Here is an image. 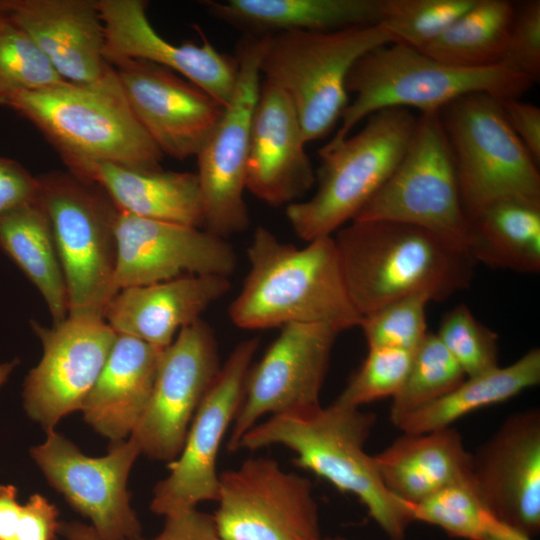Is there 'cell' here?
<instances>
[{"instance_id": "6da1fadb", "label": "cell", "mask_w": 540, "mask_h": 540, "mask_svg": "<svg viewBox=\"0 0 540 540\" xmlns=\"http://www.w3.org/2000/svg\"><path fill=\"white\" fill-rule=\"evenodd\" d=\"M247 256L249 272L229 307L237 327L322 324L341 332L360 326L362 316L349 295L333 236L298 248L258 226Z\"/></svg>"}, {"instance_id": "7a4b0ae2", "label": "cell", "mask_w": 540, "mask_h": 540, "mask_svg": "<svg viewBox=\"0 0 540 540\" xmlns=\"http://www.w3.org/2000/svg\"><path fill=\"white\" fill-rule=\"evenodd\" d=\"M334 238L351 300L365 316L397 299L442 301L468 287L475 260L427 229L389 220H353Z\"/></svg>"}, {"instance_id": "3957f363", "label": "cell", "mask_w": 540, "mask_h": 540, "mask_svg": "<svg viewBox=\"0 0 540 540\" xmlns=\"http://www.w3.org/2000/svg\"><path fill=\"white\" fill-rule=\"evenodd\" d=\"M375 421L360 408L319 404L269 416L244 434L238 450L290 449L295 465L356 496L390 540H404L413 522L410 505L387 489L364 450Z\"/></svg>"}, {"instance_id": "277c9868", "label": "cell", "mask_w": 540, "mask_h": 540, "mask_svg": "<svg viewBox=\"0 0 540 540\" xmlns=\"http://www.w3.org/2000/svg\"><path fill=\"white\" fill-rule=\"evenodd\" d=\"M7 105L43 133L68 169L88 162L162 169L164 155L134 115L111 65L94 82L12 94Z\"/></svg>"}, {"instance_id": "5b68a950", "label": "cell", "mask_w": 540, "mask_h": 540, "mask_svg": "<svg viewBox=\"0 0 540 540\" xmlns=\"http://www.w3.org/2000/svg\"><path fill=\"white\" fill-rule=\"evenodd\" d=\"M535 82L501 65L466 69L442 63L402 43L374 48L359 58L346 78L353 101L343 110L341 124L325 146H334L369 115L390 107L439 111L472 93L497 99L519 98Z\"/></svg>"}, {"instance_id": "8992f818", "label": "cell", "mask_w": 540, "mask_h": 540, "mask_svg": "<svg viewBox=\"0 0 540 540\" xmlns=\"http://www.w3.org/2000/svg\"><path fill=\"white\" fill-rule=\"evenodd\" d=\"M416 121L410 109L385 108L369 115L353 136L323 146L315 194L286 207L295 234L309 242L351 222L399 164Z\"/></svg>"}, {"instance_id": "52a82bcc", "label": "cell", "mask_w": 540, "mask_h": 540, "mask_svg": "<svg viewBox=\"0 0 540 540\" xmlns=\"http://www.w3.org/2000/svg\"><path fill=\"white\" fill-rule=\"evenodd\" d=\"M37 180L64 275L68 316L104 319L117 294L119 211L97 185L70 171H51Z\"/></svg>"}, {"instance_id": "ba28073f", "label": "cell", "mask_w": 540, "mask_h": 540, "mask_svg": "<svg viewBox=\"0 0 540 540\" xmlns=\"http://www.w3.org/2000/svg\"><path fill=\"white\" fill-rule=\"evenodd\" d=\"M390 43L397 41L380 25L276 33L268 35L260 73L290 97L308 143L340 119L348 105L346 78L355 62Z\"/></svg>"}, {"instance_id": "9c48e42d", "label": "cell", "mask_w": 540, "mask_h": 540, "mask_svg": "<svg viewBox=\"0 0 540 540\" xmlns=\"http://www.w3.org/2000/svg\"><path fill=\"white\" fill-rule=\"evenodd\" d=\"M439 115L469 223L500 201L540 203L538 164L508 125L500 99L468 94L445 105Z\"/></svg>"}, {"instance_id": "30bf717a", "label": "cell", "mask_w": 540, "mask_h": 540, "mask_svg": "<svg viewBox=\"0 0 540 540\" xmlns=\"http://www.w3.org/2000/svg\"><path fill=\"white\" fill-rule=\"evenodd\" d=\"M353 220L415 225L467 250L470 223L462 208L439 111L422 112L417 117L399 164Z\"/></svg>"}, {"instance_id": "8fae6325", "label": "cell", "mask_w": 540, "mask_h": 540, "mask_svg": "<svg viewBox=\"0 0 540 540\" xmlns=\"http://www.w3.org/2000/svg\"><path fill=\"white\" fill-rule=\"evenodd\" d=\"M267 39L268 35L246 34L239 42L235 89L196 156L203 228L224 239L245 231L250 224L244 190L252 119L262 82L260 62Z\"/></svg>"}, {"instance_id": "7c38bea8", "label": "cell", "mask_w": 540, "mask_h": 540, "mask_svg": "<svg viewBox=\"0 0 540 540\" xmlns=\"http://www.w3.org/2000/svg\"><path fill=\"white\" fill-rule=\"evenodd\" d=\"M213 513L225 540H323L311 481L253 457L219 474Z\"/></svg>"}, {"instance_id": "4fadbf2b", "label": "cell", "mask_w": 540, "mask_h": 540, "mask_svg": "<svg viewBox=\"0 0 540 540\" xmlns=\"http://www.w3.org/2000/svg\"><path fill=\"white\" fill-rule=\"evenodd\" d=\"M30 457L66 502L90 520L103 540H138L142 526L131 507L128 477L141 455L129 437L113 442L108 452L91 457L55 429L30 448Z\"/></svg>"}, {"instance_id": "5bb4252c", "label": "cell", "mask_w": 540, "mask_h": 540, "mask_svg": "<svg viewBox=\"0 0 540 540\" xmlns=\"http://www.w3.org/2000/svg\"><path fill=\"white\" fill-rule=\"evenodd\" d=\"M259 337L239 342L231 351L199 406L179 455L168 475L153 489L150 509L161 516L217 501L220 446L241 406Z\"/></svg>"}, {"instance_id": "9a60e30c", "label": "cell", "mask_w": 540, "mask_h": 540, "mask_svg": "<svg viewBox=\"0 0 540 540\" xmlns=\"http://www.w3.org/2000/svg\"><path fill=\"white\" fill-rule=\"evenodd\" d=\"M220 367L208 324L200 319L179 331L162 352L148 404L130 435L141 454L167 463L179 455Z\"/></svg>"}, {"instance_id": "2e32d148", "label": "cell", "mask_w": 540, "mask_h": 540, "mask_svg": "<svg viewBox=\"0 0 540 540\" xmlns=\"http://www.w3.org/2000/svg\"><path fill=\"white\" fill-rule=\"evenodd\" d=\"M43 354L22 390L27 416L45 432L80 411L117 338L101 318L67 316L52 328L32 321Z\"/></svg>"}, {"instance_id": "e0dca14e", "label": "cell", "mask_w": 540, "mask_h": 540, "mask_svg": "<svg viewBox=\"0 0 540 540\" xmlns=\"http://www.w3.org/2000/svg\"><path fill=\"white\" fill-rule=\"evenodd\" d=\"M281 328L263 357L250 367L227 443L231 452L238 450L241 438L263 416L320 404L339 332L322 324H289Z\"/></svg>"}, {"instance_id": "ac0fdd59", "label": "cell", "mask_w": 540, "mask_h": 540, "mask_svg": "<svg viewBox=\"0 0 540 540\" xmlns=\"http://www.w3.org/2000/svg\"><path fill=\"white\" fill-rule=\"evenodd\" d=\"M137 120L163 155L197 156L218 124L224 106L175 72L151 62L110 64Z\"/></svg>"}, {"instance_id": "d6986e66", "label": "cell", "mask_w": 540, "mask_h": 540, "mask_svg": "<svg viewBox=\"0 0 540 540\" xmlns=\"http://www.w3.org/2000/svg\"><path fill=\"white\" fill-rule=\"evenodd\" d=\"M115 233L117 293L184 275L229 277L237 265L231 244L205 229L119 211Z\"/></svg>"}, {"instance_id": "ffe728a7", "label": "cell", "mask_w": 540, "mask_h": 540, "mask_svg": "<svg viewBox=\"0 0 540 540\" xmlns=\"http://www.w3.org/2000/svg\"><path fill=\"white\" fill-rule=\"evenodd\" d=\"M473 486L499 521L530 537L540 530V411L511 414L472 454Z\"/></svg>"}, {"instance_id": "44dd1931", "label": "cell", "mask_w": 540, "mask_h": 540, "mask_svg": "<svg viewBox=\"0 0 540 540\" xmlns=\"http://www.w3.org/2000/svg\"><path fill=\"white\" fill-rule=\"evenodd\" d=\"M105 31V58L154 63L183 76L224 107L235 89L238 61L219 52L202 35V43L173 44L151 25L143 0H97Z\"/></svg>"}, {"instance_id": "7402d4cb", "label": "cell", "mask_w": 540, "mask_h": 540, "mask_svg": "<svg viewBox=\"0 0 540 540\" xmlns=\"http://www.w3.org/2000/svg\"><path fill=\"white\" fill-rule=\"evenodd\" d=\"M290 97L262 81L252 119L246 189L270 206L298 202L316 181Z\"/></svg>"}, {"instance_id": "603a6c76", "label": "cell", "mask_w": 540, "mask_h": 540, "mask_svg": "<svg viewBox=\"0 0 540 540\" xmlns=\"http://www.w3.org/2000/svg\"><path fill=\"white\" fill-rule=\"evenodd\" d=\"M0 12L31 37L65 81L94 82L110 68L97 0H0Z\"/></svg>"}, {"instance_id": "cb8c5ba5", "label": "cell", "mask_w": 540, "mask_h": 540, "mask_svg": "<svg viewBox=\"0 0 540 540\" xmlns=\"http://www.w3.org/2000/svg\"><path fill=\"white\" fill-rule=\"evenodd\" d=\"M230 287L226 276L184 275L124 288L107 305L104 320L117 334L164 349L177 331L200 320Z\"/></svg>"}, {"instance_id": "d4e9b609", "label": "cell", "mask_w": 540, "mask_h": 540, "mask_svg": "<svg viewBox=\"0 0 540 540\" xmlns=\"http://www.w3.org/2000/svg\"><path fill=\"white\" fill-rule=\"evenodd\" d=\"M164 349L117 334L80 410L95 432L112 443L130 437L148 404Z\"/></svg>"}, {"instance_id": "484cf974", "label": "cell", "mask_w": 540, "mask_h": 540, "mask_svg": "<svg viewBox=\"0 0 540 540\" xmlns=\"http://www.w3.org/2000/svg\"><path fill=\"white\" fill-rule=\"evenodd\" d=\"M68 170L97 185L120 212L197 228L204 225L196 173L140 170L108 162H88Z\"/></svg>"}, {"instance_id": "4316f807", "label": "cell", "mask_w": 540, "mask_h": 540, "mask_svg": "<svg viewBox=\"0 0 540 540\" xmlns=\"http://www.w3.org/2000/svg\"><path fill=\"white\" fill-rule=\"evenodd\" d=\"M373 458L387 489L408 504L452 483L472 479V454L454 427L403 433Z\"/></svg>"}, {"instance_id": "83f0119b", "label": "cell", "mask_w": 540, "mask_h": 540, "mask_svg": "<svg viewBox=\"0 0 540 540\" xmlns=\"http://www.w3.org/2000/svg\"><path fill=\"white\" fill-rule=\"evenodd\" d=\"M214 18L250 35L328 32L378 25L382 0H205Z\"/></svg>"}, {"instance_id": "f1b7e54d", "label": "cell", "mask_w": 540, "mask_h": 540, "mask_svg": "<svg viewBox=\"0 0 540 540\" xmlns=\"http://www.w3.org/2000/svg\"><path fill=\"white\" fill-rule=\"evenodd\" d=\"M0 249L43 297L56 325L68 316L67 291L47 212L39 198L0 216Z\"/></svg>"}, {"instance_id": "f546056e", "label": "cell", "mask_w": 540, "mask_h": 540, "mask_svg": "<svg viewBox=\"0 0 540 540\" xmlns=\"http://www.w3.org/2000/svg\"><path fill=\"white\" fill-rule=\"evenodd\" d=\"M539 383L540 350L533 348L508 366L466 377L443 397L406 416L397 427L409 434L451 427L471 412L505 402Z\"/></svg>"}, {"instance_id": "4dcf8cb0", "label": "cell", "mask_w": 540, "mask_h": 540, "mask_svg": "<svg viewBox=\"0 0 540 540\" xmlns=\"http://www.w3.org/2000/svg\"><path fill=\"white\" fill-rule=\"evenodd\" d=\"M467 251L475 262L518 272L540 270V203L497 202L470 221Z\"/></svg>"}, {"instance_id": "1f68e13d", "label": "cell", "mask_w": 540, "mask_h": 540, "mask_svg": "<svg viewBox=\"0 0 540 540\" xmlns=\"http://www.w3.org/2000/svg\"><path fill=\"white\" fill-rule=\"evenodd\" d=\"M515 6L507 0H477L442 35L419 50L459 68L497 66L502 59Z\"/></svg>"}, {"instance_id": "d6a6232c", "label": "cell", "mask_w": 540, "mask_h": 540, "mask_svg": "<svg viewBox=\"0 0 540 540\" xmlns=\"http://www.w3.org/2000/svg\"><path fill=\"white\" fill-rule=\"evenodd\" d=\"M465 378V373L436 334L428 333L414 351L406 379L392 398V423L397 426L409 414L455 389Z\"/></svg>"}, {"instance_id": "836d02e7", "label": "cell", "mask_w": 540, "mask_h": 540, "mask_svg": "<svg viewBox=\"0 0 540 540\" xmlns=\"http://www.w3.org/2000/svg\"><path fill=\"white\" fill-rule=\"evenodd\" d=\"M409 505L413 521L437 526L463 540H484L496 520L481 501L472 479L447 485Z\"/></svg>"}, {"instance_id": "e575fe53", "label": "cell", "mask_w": 540, "mask_h": 540, "mask_svg": "<svg viewBox=\"0 0 540 540\" xmlns=\"http://www.w3.org/2000/svg\"><path fill=\"white\" fill-rule=\"evenodd\" d=\"M477 0H382L378 25L397 41L421 50L442 35Z\"/></svg>"}, {"instance_id": "d590c367", "label": "cell", "mask_w": 540, "mask_h": 540, "mask_svg": "<svg viewBox=\"0 0 540 540\" xmlns=\"http://www.w3.org/2000/svg\"><path fill=\"white\" fill-rule=\"evenodd\" d=\"M63 82L31 37L0 12V95L7 99Z\"/></svg>"}, {"instance_id": "8d00e7d4", "label": "cell", "mask_w": 540, "mask_h": 540, "mask_svg": "<svg viewBox=\"0 0 540 540\" xmlns=\"http://www.w3.org/2000/svg\"><path fill=\"white\" fill-rule=\"evenodd\" d=\"M436 336L466 377L498 367V335L481 324L465 304L447 312Z\"/></svg>"}, {"instance_id": "74e56055", "label": "cell", "mask_w": 540, "mask_h": 540, "mask_svg": "<svg viewBox=\"0 0 540 540\" xmlns=\"http://www.w3.org/2000/svg\"><path fill=\"white\" fill-rule=\"evenodd\" d=\"M431 300L415 294L392 301L362 316L368 348H396L415 351L427 332L426 306Z\"/></svg>"}, {"instance_id": "f35d334b", "label": "cell", "mask_w": 540, "mask_h": 540, "mask_svg": "<svg viewBox=\"0 0 540 540\" xmlns=\"http://www.w3.org/2000/svg\"><path fill=\"white\" fill-rule=\"evenodd\" d=\"M413 354L414 351L396 348H369L361 367L334 402L360 408L376 400L393 398L406 379Z\"/></svg>"}, {"instance_id": "ab89813d", "label": "cell", "mask_w": 540, "mask_h": 540, "mask_svg": "<svg viewBox=\"0 0 540 540\" xmlns=\"http://www.w3.org/2000/svg\"><path fill=\"white\" fill-rule=\"evenodd\" d=\"M12 484H0V540H55L59 510L45 496L34 493L24 503Z\"/></svg>"}, {"instance_id": "60d3db41", "label": "cell", "mask_w": 540, "mask_h": 540, "mask_svg": "<svg viewBox=\"0 0 540 540\" xmlns=\"http://www.w3.org/2000/svg\"><path fill=\"white\" fill-rule=\"evenodd\" d=\"M514 6L499 65L536 82L540 77V1L527 0Z\"/></svg>"}, {"instance_id": "b9f144b4", "label": "cell", "mask_w": 540, "mask_h": 540, "mask_svg": "<svg viewBox=\"0 0 540 540\" xmlns=\"http://www.w3.org/2000/svg\"><path fill=\"white\" fill-rule=\"evenodd\" d=\"M164 517L163 528L156 536L138 540H225L218 531L213 514L192 508Z\"/></svg>"}, {"instance_id": "7bdbcfd3", "label": "cell", "mask_w": 540, "mask_h": 540, "mask_svg": "<svg viewBox=\"0 0 540 540\" xmlns=\"http://www.w3.org/2000/svg\"><path fill=\"white\" fill-rule=\"evenodd\" d=\"M39 183L18 162L0 157V216L38 198Z\"/></svg>"}, {"instance_id": "ee69618b", "label": "cell", "mask_w": 540, "mask_h": 540, "mask_svg": "<svg viewBox=\"0 0 540 540\" xmlns=\"http://www.w3.org/2000/svg\"><path fill=\"white\" fill-rule=\"evenodd\" d=\"M503 115L531 157L540 163V109L519 98L501 100Z\"/></svg>"}, {"instance_id": "f6af8a7d", "label": "cell", "mask_w": 540, "mask_h": 540, "mask_svg": "<svg viewBox=\"0 0 540 540\" xmlns=\"http://www.w3.org/2000/svg\"><path fill=\"white\" fill-rule=\"evenodd\" d=\"M58 534L65 540H103L91 525L80 521H63Z\"/></svg>"}, {"instance_id": "bcb514c9", "label": "cell", "mask_w": 540, "mask_h": 540, "mask_svg": "<svg viewBox=\"0 0 540 540\" xmlns=\"http://www.w3.org/2000/svg\"><path fill=\"white\" fill-rule=\"evenodd\" d=\"M484 540H532L526 533L495 520L489 528Z\"/></svg>"}, {"instance_id": "7dc6e473", "label": "cell", "mask_w": 540, "mask_h": 540, "mask_svg": "<svg viewBox=\"0 0 540 540\" xmlns=\"http://www.w3.org/2000/svg\"><path fill=\"white\" fill-rule=\"evenodd\" d=\"M19 364L18 359L0 363V387L6 383L11 373Z\"/></svg>"}, {"instance_id": "c3c4849f", "label": "cell", "mask_w": 540, "mask_h": 540, "mask_svg": "<svg viewBox=\"0 0 540 540\" xmlns=\"http://www.w3.org/2000/svg\"><path fill=\"white\" fill-rule=\"evenodd\" d=\"M323 540H349L347 538H344V537H340V536H334V537H324Z\"/></svg>"}, {"instance_id": "681fc988", "label": "cell", "mask_w": 540, "mask_h": 540, "mask_svg": "<svg viewBox=\"0 0 540 540\" xmlns=\"http://www.w3.org/2000/svg\"><path fill=\"white\" fill-rule=\"evenodd\" d=\"M0 105H7V99L0 95Z\"/></svg>"}]
</instances>
